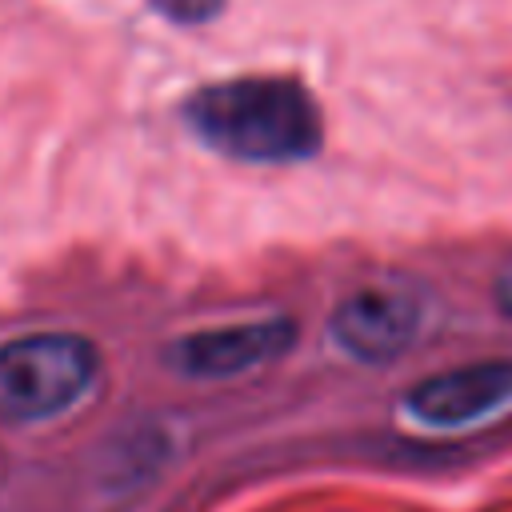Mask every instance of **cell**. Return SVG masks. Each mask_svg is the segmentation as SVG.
I'll return each instance as SVG.
<instances>
[{
    "instance_id": "obj_7",
    "label": "cell",
    "mask_w": 512,
    "mask_h": 512,
    "mask_svg": "<svg viewBox=\"0 0 512 512\" xmlns=\"http://www.w3.org/2000/svg\"><path fill=\"white\" fill-rule=\"evenodd\" d=\"M496 304H500L504 316H512V272L500 280V288H496Z\"/></svg>"
},
{
    "instance_id": "obj_2",
    "label": "cell",
    "mask_w": 512,
    "mask_h": 512,
    "mask_svg": "<svg viewBox=\"0 0 512 512\" xmlns=\"http://www.w3.org/2000/svg\"><path fill=\"white\" fill-rule=\"evenodd\" d=\"M96 364L92 340L76 332H32L0 344V420L60 416L92 388Z\"/></svg>"
},
{
    "instance_id": "obj_4",
    "label": "cell",
    "mask_w": 512,
    "mask_h": 512,
    "mask_svg": "<svg viewBox=\"0 0 512 512\" xmlns=\"http://www.w3.org/2000/svg\"><path fill=\"white\" fill-rule=\"evenodd\" d=\"M512 400V360H476L408 388L404 408L428 428H464Z\"/></svg>"
},
{
    "instance_id": "obj_6",
    "label": "cell",
    "mask_w": 512,
    "mask_h": 512,
    "mask_svg": "<svg viewBox=\"0 0 512 512\" xmlns=\"http://www.w3.org/2000/svg\"><path fill=\"white\" fill-rule=\"evenodd\" d=\"M152 4L176 24H204L224 8V0H152Z\"/></svg>"
},
{
    "instance_id": "obj_1",
    "label": "cell",
    "mask_w": 512,
    "mask_h": 512,
    "mask_svg": "<svg viewBox=\"0 0 512 512\" xmlns=\"http://www.w3.org/2000/svg\"><path fill=\"white\" fill-rule=\"evenodd\" d=\"M188 132L240 164H304L324 144V120L296 76H232L184 100Z\"/></svg>"
},
{
    "instance_id": "obj_3",
    "label": "cell",
    "mask_w": 512,
    "mask_h": 512,
    "mask_svg": "<svg viewBox=\"0 0 512 512\" xmlns=\"http://www.w3.org/2000/svg\"><path fill=\"white\" fill-rule=\"evenodd\" d=\"M296 340V320L288 316H268V320H248V324H228V328H204L188 332L168 348V360L184 376H240L252 372L276 356H284Z\"/></svg>"
},
{
    "instance_id": "obj_5",
    "label": "cell",
    "mask_w": 512,
    "mask_h": 512,
    "mask_svg": "<svg viewBox=\"0 0 512 512\" xmlns=\"http://www.w3.org/2000/svg\"><path fill=\"white\" fill-rule=\"evenodd\" d=\"M420 332V304L396 288H360L332 312V340L360 364L396 360Z\"/></svg>"
}]
</instances>
